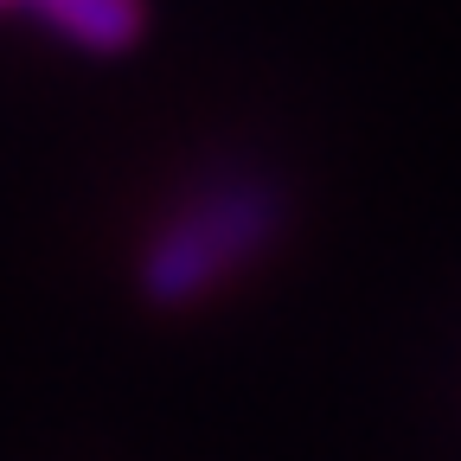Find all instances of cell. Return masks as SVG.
Instances as JSON below:
<instances>
[{
	"mask_svg": "<svg viewBox=\"0 0 461 461\" xmlns=\"http://www.w3.org/2000/svg\"><path fill=\"white\" fill-rule=\"evenodd\" d=\"M276 193L257 186V180H238V186H212L205 199H193L186 212H173L141 263H135V282L154 308H186L199 295H212L218 282H230L244 263L263 257V244L276 238Z\"/></svg>",
	"mask_w": 461,
	"mask_h": 461,
	"instance_id": "cell-1",
	"label": "cell"
},
{
	"mask_svg": "<svg viewBox=\"0 0 461 461\" xmlns=\"http://www.w3.org/2000/svg\"><path fill=\"white\" fill-rule=\"evenodd\" d=\"M20 7H32L51 32H65L84 51H129L148 32L141 0H20Z\"/></svg>",
	"mask_w": 461,
	"mask_h": 461,
	"instance_id": "cell-2",
	"label": "cell"
},
{
	"mask_svg": "<svg viewBox=\"0 0 461 461\" xmlns=\"http://www.w3.org/2000/svg\"><path fill=\"white\" fill-rule=\"evenodd\" d=\"M0 7H20V0H0Z\"/></svg>",
	"mask_w": 461,
	"mask_h": 461,
	"instance_id": "cell-3",
	"label": "cell"
}]
</instances>
